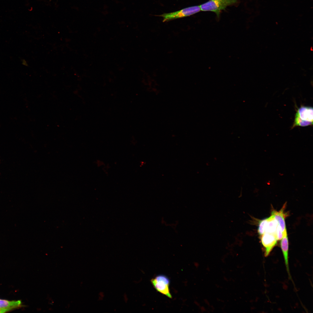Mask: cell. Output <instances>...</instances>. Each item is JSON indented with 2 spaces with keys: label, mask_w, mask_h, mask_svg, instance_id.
Returning a JSON list of instances; mask_svg holds the SVG:
<instances>
[{
  "label": "cell",
  "mask_w": 313,
  "mask_h": 313,
  "mask_svg": "<svg viewBox=\"0 0 313 313\" xmlns=\"http://www.w3.org/2000/svg\"><path fill=\"white\" fill-rule=\"evenodd\" d=\"M286 205V203H285L280 210L278 211L273 210L271 212V215L274 216L277 221L283 234L287 232L285 220L287 215V213H285L284 211Z\"/></svg>",
  "instance_id": "8992f818"
},
{
  "label": "cell",
  "mask_w": 313,
  "mask_h": 313,
  "mask_svg": "<svg viewBox=\"0 0 313 313\" xmlns=\"http://www.w3.org/2000/svg\"><path fill=\"white\" fill-rule=\"evenodd\" d=\"M151 281L153 286L158 292L170 298H172L169 289L170 281L166 276L159 275L152 279Z\"/></svg>",
  "instance_id": "277c9868"
},
{
  "label": "cell",
  "mask_w": 313,
  "mask_h": 313,
  "mask_svg": "<svg viewBox=\"0 0 313 313\" xmlns=\"http://www.w3.org/2000/svg\"><path fill=\"white\" fill-rule=\"evenodd\" d=\"M7 312L6 310L0 309V313H3Z\"/></svg>",
  "instance_id": "7c38bea8"
},
{
  "label": "cell",
  "mask_w": 313,
  "mask_h": 313,
  "mask_svg": "<svg viewBox=\"0 0 313 313\" xmlns=\"http://www.w3.org/2000/svg\"><path fill=\"white\" fill-rule=\"evenodd\" d=\"M237 0H210L200 6L201 10L215 12L219 17L221 12L228 6L236 3Z\"/></svg>",
  "instance_id": "7a4b0ae2"
},
{
  "label": "cell",
  "mask_w": 313,
  "mask_h": 313,
  "mask_svg": "<svg viewBox=\"0 0 313 313\" xmlns=\"http://www.w3.org/2000/svg\"><path fill=\"white\" fill-rule=\"evenodd\" d=\"M201 10L200 6H194L186 8L175 12L164 13L158 16L163 18V21L165 22L194 14Z\"/></svg>",
  "instance_id": "3957f363"
},
{
  "label": "cell",
  "mask_w": 313,
  "mask_h": 313,
  "mask_svg": "<svg viewBox=\"0 0 313 313\" xmlns=\"http://www.w3.org/2000/svg\"><path fill=\"white\" fill-rule=\"evenodd\" d=\"M281 247L283 254L286 268L288 276L291 279L289 270L288 261L289 242L287 232L283 234L281 239Z\"/></svg>",
  "instance_id": "52a82bcc"
},
{
  "label": "cell",
  "mask_w": 313,
  "mask_h": 313,
  "mask_svg": "<svg viewBox=\"0 0 313 313\" xmlns=\"http://www.w3.org/2000/svg\"><path fill=\"white\" fill-rule=\"evenodd\" d=\"M312 107L302 106L298 108L295 114L292 129L296 126L305 127L313 125Z\"/></svg>",
  "instance_id": "6da1fadb"
},
{
  "label": "cell",
  "mask_w": 313,
  "mask_h": 313,
  "mask_svg": "<svg viewBox=\"0 0 313 313\" xmlns=\"http://www.w3.org/2000/svg\"><path fill=\"white\" fill-rule=\"evenodd\" d=\"M275 234L278 240H281L283 236V233L279 225L277 227Z\"/></svg>",
  "instance_id": "8fae6325"
},
{
  "label": "cell",
  "mask_w": 313,
  "mask_h": 313,
  "mask_svg": "<svg viewBox=\"0 0 313 313\" xmlns=\"http://www.w3.org/2000/svg\"><path fill=\"white\" fill-rule=\"evenodd\" d=\"M21 305L20 300L9 301L0 299V309L6 310L7 312L19 307Z\"/></svg>",
  "instance_id": "ba28073f"
},
{
  "label": "cell",
  "mask_w": 313,
  "mask_h": 313,
  "mask_svg": "<svg viewBox=\"0 0 313 313\" xmlns=\"http://www.w3.org/2000/svg\"><path fill=\"white\" fill-rule=\"evenodd\" d=\"M278 240L274 234L265 232L262 235L261 241L265 248L264 255L268 256L277 244Z\"/></svg>",
  "instance_id": "5b68a950"
},
{
  "label": "cell",
  "mask_w": 313,
  "mask_h": 313,
  "mask_svg": "<svg viewBox=\"0 0 313 313\" xmlns=\"http://www.w3.org/2000/svg\"><path fill=\"white\" fill-rule=\"evenodd\" d=\"M267 221V219L266 218L261 220L259 222L258 231L260 235H262L265 232Z\"/></svg>",
  "instance_id": "30bf717a"
},
{
  "label": "cell",
  "mask_w": 313,
  "mask_h": 313,
  "mask_svg": "<svg viewBox=\"0 0 313 313\" xmlns=\"http://www.w3.org/2000/svg\"><path fill=\"white\" fill-rule=\"evenodd\" d=\"M267 219V221L265 232L275 234L277 227L279 225L277 221L272 215Z\"/></svg>",
  "instance_id": "9c48e42d"
}]
</instances>
